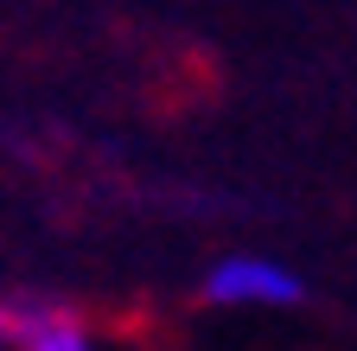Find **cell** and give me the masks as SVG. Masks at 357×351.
<instances>
[{"label":"cell","instance_id":"obj_2","mask_svg":"<svg viewBox=\"0 0 357 351\" xmlns=\"http://www.w3.org/2000/svg\"><path fill=\"white\" fill-rule=\"evenodd\" d=\"M13 338H20V351H96V338L70 313H58V306H26V313H13Z\"/></svg>","mask_w":357,"mask_h":351},{"label":"cell","instance_id":"obj_1","mask_svg":"<svg viewBox=\"0 0 357 351\" xmlns=\"http://www.w3.org/2000/svg\"><path fill=\"white\" fill-rule=\"evenodd\" d=\"M204 294L217 306H300L306 287L294 269H281V262H268V255H230V262H217Z\"/></svg>","mask_w":357,"mask_h":351},{"label":"cell","instance_id":"obj_3","mask_svg":"<svg viewBox=\"0 0 357 351\" xmlns=\"http://www.w3.org/2000/svg\"><path fill=\"white\" fill-rule=\"evenodd\" d=\"M7 345H13V313L0 306V351H7Z\"/></svg>","mask_w":357,"mask_h":351}]
</instances>
